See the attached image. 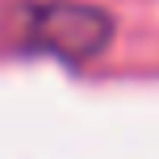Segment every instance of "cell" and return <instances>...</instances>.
Returning a JSON list of instances; mask_svg holds the SVG:
<instances>
[{
  "mask_svg": "<svg viewBox=\"0 0 159 159\" xmlns=\"http://www.w3.org/2000/svg\"><path fill=\"white\" fill-rule=\"evenodd\" d=\"M113 38V17L105 8L75 4V0H50L34 4L25 21V42L42 55H55L63 63H88Z\"/></svg>",
  "mask_w": 159,
  "mask_h": 159,
  "instance_id": "6da1fadb",
  "label": "cell"
}]
</instances>
